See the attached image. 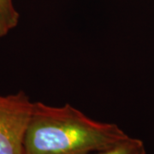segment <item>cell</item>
I'll return each mask as SVG.
<instances>
[{
  "label": "cell",
  "instance_id": "obj_1",
  "mask_svg": "<svg viewBox=\"0 0 154 154\" xmlns=\"http://www.w3.org/2000/svg\"><path fill=\"white\" fill-rule=\"evenodd\" d=\"M128 136L117 124L94 120L69 104L34 102L23 154H91L115 146Z\"/></svg>",
  "mask_w": 154,
  "mask_h": 154
},
{
  "label": "cell",
  "instance_id": "obj_4",
  "mask_svg": "<svg viewBox=\"0 0 154 154\" xmlns=\"http://www.w3.org/2000/svg\"><path fill=\"white\" fill-rule=\"evenodd\" d=\"M91 154H146V151L141 140L128 136L115 146Z\"/></svg>",
  "mask_w": 154,
  "mask_h": 154
},
{
  "label": "cell",
  "instance_id": "obj_3",
  "mask_svg": "<svg viewBox=\"0 0 154 154\" xmlns=\"http://www.w3.org/2000/svg\"><path fill=\"white\" fill-rule=\"evenodd\" d=\"M20 21V14L13 0H0V38L5 37Z\"/></svg>",
  "mask_w": 154,
  "mask_h": 154
},
{
  "label": "cell",
  "instance_id": "obj_2",
  "mask_svg": "<svg viewBox=\"0 0 154 154\" xmlns=\"http://www.w3.org/2000/svg\"><path fill=\"white\" fill-rule=\"evenodd\" d=\"M23 91L0 94V154H23V143L33 109Z\"/></svg>",
  "mask_w": 154,
  "mask_h": 154
}]
</instances>
